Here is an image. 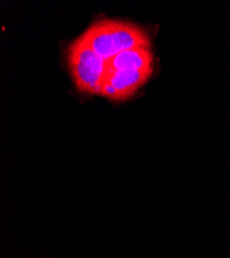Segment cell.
Listing matches in <instances>:
<instances>
[{
	"instance_id": "obj_1",
	"label": "cell",
	"mask_w": 230,
	"mask_h": 258,
	"mask_svg": "<svg viewBox=\"0 0 230 258\" xmlns=\"http://www.w3.org/2000/svg\"><path fill=\"white\" fill-rule=\"evenodd\" d=\"M79 37L106 60L124 51L151 47L147 31L132 22L122 20H98Z\"/></svg>"
},
{
	"instance_id": "obj_2",
	"label": "cell",
	"mask_w": 230,
	"mask_h": 258,
	"mask_svg": "<svg viewBox=\"0 0 230 258\" xmlns=\"http://www.w3.org/2000/svg\"><path fill=\"white\" fill-rule=\"evenodd\" d=\"M67 66L78 90L85 94L100 95L106 81L107 60L103 59L80 37L67 48Z\"/></svg>"
},
{
	"instance_id": "obj_3",
	"label": "cell",
	"mask_w": 230,
	"mask_h": 258,
	"mask_svg": "<svg viewBox=\"0 0 230 258\" xmlns=\"http://www.w3.org/2000/svg\"><path fill=\"white\" fill-rule=\"evenodd\" d=\"M152 74V72L143 71H114L104 82L100 95L114 101L127 100L148 82Z\"/></svg>"
},
{
	"instance_id": "obj_4",
	"label": "cell",
	"mask_w": 230,
	"mask_h": 258,
	"mask_svg": "<svg viewBox=\"0 0 230 258\" xmlns=\"http://www.w3.org/2000/svg\"><path fill=\"white\" fill-rule=\"evenodd\" d=\"M107 64L115 71L130 70V71H154V55L150 48H137L119 53L110 60Z\"/></svg>"
}]
</instances>
